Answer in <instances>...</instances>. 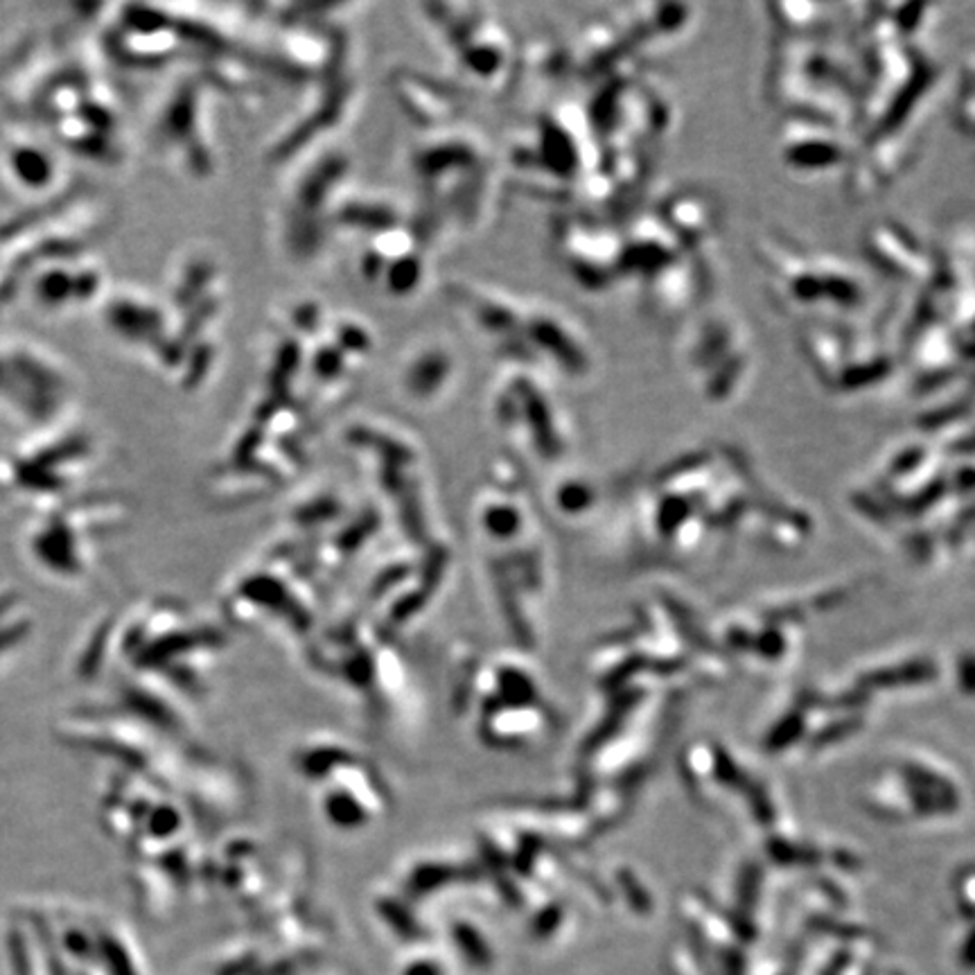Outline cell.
Returning a JSON list of instances; mask_svg holds the SVG:
<instances>
[{
  "instance_id": "6da1fadb",
  "label": "cell",
  "mask_w": 975,
  "mask_h": 975,
  "mask_svg": "<svg viewBox=\"0 0 975 975\" xmlns=\"http://www.w3.org/2000/svg\"><path fill=\"white\" fill-rule=\"evenodd\" d=\"M30 635V619L16 594H0V657L12 653Z\"/></svg>"
}]
</instances>
